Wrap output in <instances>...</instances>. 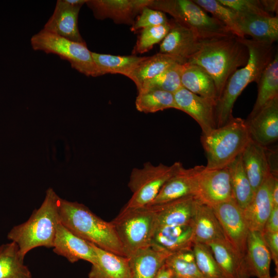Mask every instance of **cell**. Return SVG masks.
I'll list each match as a JSON object with an SVG mask.
<instances>
[{
    "label": "cell",
    "mask_w": 278,
    "mask_h": 278,
    "mask_svg": "<svg viewBox=\"0 0 278 278\" xmlns=\"http://www.w3.org/2000/svg\"><path fill=\"white\" fill-rule=\"evenodd\" d=\"M249 57L248 49L241 38L232 34L202 40L199 49L186 63L198 65L209 74L218 99L229 78L247 64Z\"/></svg>",
    "instance_id": "6da1fadb"
},
{
    "label": "cell",
    "mask_w": 278,
    "mask_h": 278,
    "mask_svg": "<svg viewBox=\"0 0 278 278\" xmlns=\"http://www.w3.org/2000/svg\"><path fill=\"white\" fill-rule=\"evenodd\" d=\"M241 40L248 49L249 59L244 66L230 76L216 102V128L224 125L232 118L233 107L238 97L250 83H257L263 71L274 56L273 44L245 37L241 38Z\"/></svg>",
    "instance_id": "7a4b0ae2"
},
{
    "label": "cell",
    "mask_w": 278,
    "mask_h": 278,
    "mask_svg": "<svg viewBox=\"0 0 278 278\" xmlns=\"http://www.w3.org/2000/svg\"><path fill=\"white\" fill-rule=\"evenodd\" d=\"M59 215L60 222L76 235L105 250L126 256L112 223L85 205L60 198Z\"/></svg>",
    "instance_id": "3957f363"
},
{
    "label": "cell",
    "mask_w": 278,
    "mask_h": 278,
    "mask_svg": "<svg viewBox=\"0 0 278 278\" xmlns=\"http://www.w3.org/2000/svg\"><path fill=\"white\" fill-rule=\"evenodd\" d=\"M59 199L54 189L49 188L40 207L33 211L28 220L14 226L8 233V239L16 244L23 257L37 247L53 248L60 222Z\"/></svg>",
    "instance_id": "277c9868"
},
{
    "label": "cell",
    "mask_w": 278,
    "mask_h": 278,
    "mask_svg": "<svg viewBox=\"0 0 278 278\" xmlns=\"http://www.w3.org/2000/svg\"><path fill=\"white\" fill-rule=\"evenodd\" d=\"M251 140L246 120L232 117L224 125L201 134V142L207 159L205 168L227 167Z\"/></svg>",
    "instance_id": "5b68a950"
},
{
    "label": "cell",
    "mask_w": 278,
    "mask_h": 278,
    "mask_svg": "<svg viewBox=\"0 0 278 278\" xmlns=\"http://www.w3.org/2000/svg\"><path fill=\"white\" fill-rule=\"evenodd\" d=\"M111 222L126 257L152 245L155 218L150 206L124 207Z\"/></svg>",
    "instance_id": "8992f818"
},
{
    "label": "cell",
    "mask_w": 278,
    "mask_h": 278,
    "mask_svg": "<svg viewBox=\"0 0 278 278\" xmlns=\"http://www.w3.org/2000/svg\"><path fill=\"white\" fill-rule=\"evenodd\" d=\"M148 7L168 13L176 22L192 30L202 40L232 34L194 1L152 0Z\"/></svg>",
    "instance_id": "52a82bcc"
},
{
    "label": "cell",
    "mask_w": 278,
    "mask_h": 278,
    "mask_svg": "<svg viewBox=\"0 0 278 278\" xmlns=\"http://www.w3.org/2000/svg\"><path fill=\"white\" fill-rule=\"evenodd\" d=\"M30 43L33 50L57 55L68 61L72 68L86 76H99L91 51L86 44L68 40L44 29L31 38Z\"/></svg>",
    "instance_id": "ba28073f"
},
{
    "label": "cell",
    "mask_w": 278,
    "mask_h": 278,
    "mask_svg": "<svg viewBox=\"0 0 278 278\" xmlns=\"http://www.w3.org/2000/svg\"><path fill=\"white\" fill-rule=\"evenodd\" d=\"M182 166L179 162L170 166L162 163L154 165L148 162L142 168H133L128 184L132 195L124 207L132 208L149 205L165 183Z\"/></svg>",
    "instance_id": "9c48e42d"
},
{
    "label": "cell",
    "mask_w": 278,
    "mask_h": 278,
    "mask_svg": "<svg viewBox=\"0 0 278 278\" xmlns=\"http://www.w3.org/2000/svg\"><path fill=\"white\" fill-rule=\"evenodd\" d=\"M213 208L225 240L245 257L249 229L242 209L234 198L219 203Z\"/></svg>",
    "instance_id": "30bf717a"
},
{
    "label": "cell",
    "mask_w": 278,
    "mask_h": 278,
    "mask_svg": "<svg viewBox=\"0 0 278 278\" xmlns=\"http://www.w3.org/2000/svg\"><path fill=\"white\" fill-rule=\"evenodd\" d=\"M195 197L212 207L233 198L228 167L207 169L205 166L198 176Z\"/></svg>",
    "instance_id": "8fae6325"
},
{
    "label": "cell",
    "mask_w": 278,
    "mask_h": 278,
    "mask_svg": "<svg viewBox=\"0 0 278 278\" xmlns=\"http://www.w3.org/2000/svg\"><path fill=\"white\" fill-rule=\"evenodd\" d=\"M87 0H58L54 12L43 29L68 40L86 44L78 27V17Z\"/></svg>",
    "instance_id": "7c38bea8"
},
{
    "label": "cell",
    "mask_w": 278,
    "mask_h": 278,
    "mask_svg": "<svg viewBox=\"0 0 278 278\" xmlns=\"http://www.w3.org/2000/svg\"><path fill=\"white\" fill-rule=\"evenodd\" d=\"M173 95L179 110L187 113L197 121L202 134L216 128V101L197 95L183 87L176 91Z\"/></svg>",
    "instance_id": "4fadbf2b"
},
{
    "label": "cell",
    "mask_w": 278,
    "mask_h": 278,
    "mask_svg": "<svg viewBox=\"0 0 278 278\" xmlns=\"http://www.w3.org/2000/svg\"><path fill=\"white\" fill-rule=\"evenodd\" d=\"M152 0H87L85 4L97 19L110 18L115 23L133 24L134 18Z\"/></svg>",
    "instance_id": "5bb4252c"
},
{
    "label": "cell",
    "mask_w": 278,
    "mask_h": 278,
    "mask_svg": "<svg viewBox=\"0 0 278 278\" xmlns=\"http://www.w3.org/2000/svg\"><path fill=\"white\" fill-rule=\"evenodd\" d=\"M160 45V53L178 58L186 63L199 49L202 40L190 29L176 22Z\"/></svg>",
    "instance_id": "9a60e30c"
},
{
    "label": "cell",
    "mask_w": 278,
    "mask_h": 278,
    "mask_svg": "<svg viewBox=\"0 0 278 278\" xmlns=\"http://www.w3.org/2000/svg\"><path fill=\"white\" fill-rule=\"evenodd\" d=\"M205 166L185 168L183 166L163 185L148 205L164 203L187 196H195L198 176ZM148 206V205H147Z\"/></svg>",
    "instance_id": "2e32d148"
},
{
    "label": "cell",
    "mask_w": 278,
    "mask_h": 278,
    "mask_svg": "<svg viewBox=\"0 0 278 278\" xmlns=\"http://www.w3.org/2000/svg\"><path fill=\"white\" fill-rule=\"evenodd\" d=\"M200 203L195 196H187L162 204L148 206H150L154 211L156 229L160 227L192 222Z\"/></svg>",
    "instance_id": "e0dca14e"
},
{
    "label": "cell",
    "mask_w": 278,
    "mask_h": 278,
    "mask_svg": "<svg viewBox=\"0 0 278 278\" xmlns=\"http://www.w3.org/2000/svg\"><path fill=\"white\" fill-rule=\"evenodd\" d=\"M252 140L266 147L278 138V97L246 120Z\"/></svg>",
    "instance_id": "ac0fdd59"
},
{
    "label": "cell",
    "mask_w": 278,
    "mask_h": 278,
    "mask_svg": "<svg viewBox=\"0 0 278 278\" xmlns=\"http://www.w3.org/2000/svg\"><path fill=\"white\" fill-rule=\"evenodd\" d=\"M53 251L71 263L83 260L93 265L96 262L92 244L73 233L60 222L57 227Z\"/></svg>",
    "instance_id": "d6986e66"
},
{
    "label": "cell",
    "mask_w": 278,
    "mask_h": 278,
    "mask_svg": "<svg viewBox=\"0 0 278 278\" xmlns=\"http://www.w3.org/2000/svg\"><path fill=\"white\" fill-rule=\"evenodd\" d=\"M277 175L270 173L254 193L252 199L243 210L249 231L263 232L265 222L274 206L272 188Z\"/></svg>",
    "instance_id": "ffe728a7"
},
{
    "label": "cell",
    "mask_w": 278,
    "mask_h": 278,
    "mask_svg": "<svg viewBox=\"0 0 278 278\" xmlns=\"http://www.w3.org/2000/svg\"><path fill=\"white\" fill-rule=\"evenodd\" d=\"M171 254L154 245L135 252L128 257L131 278H154Z\"/></svg>",
    "instance_id": "44dd1931"
},
{
    "label": "cell",
    "mask_w": 278,
    "mask_h": 278,
    "mask_svg": "<svg viewBox=\"0 0 278 278\" xmlns=\"http://www.w3.org/2000/svg\"><path fill=\"white\" fill-rule=\"evenodd\" d=\"M207 245L227 278H250L245 257L225 239L212 241Z\"/></svg>",
    "instance_id": "7402d4cb"
},
{
    "label": "cell",
    "mask_w": 278,
    "mask_h": 278,
    "mask_svg": "<svg viewBox=\"0 0 278 278\" xmlns=\"http://www.w3.org/2000/svg\"><path fill=\"white\" fill-rule=\"evenodd\" d=\"M245 258L251 276L262 278L270 275L272 259L262 232L249 231Z\"/></svg>",
    "instance_id": "603a6c76"
},
{
    "label": "cell",
    "mask_w": 278,
    "mask_h": 278,
    "mask_svg": "<svg viewBox=\"0 0 278 278\" xmlns=\"http://www.w3.org/2000/svg\"><path fill=\"white\" fill-rule=\"evenodd\" d=\"M241 158L254 193L270 173L266 147L251 138L242 151Z\"/></svg>",
    "instance_id": "cb8c5ba5"
},
{
    "label": "cell",
    "mask_w": 278,
    "mask_h": 278,
    "mask_svg": "<svg viewBox=\"0 0 278 278\" xmlns=\"http://www.w3.org/2000/svg\"><path fill=\"white\" fill-rule=\"evenodd\" d=\"M92 246L96 262L92 265L89 278H131L129 258Z\"/></svg>",
    "instance_id": "d4e9b609"
},
{
    "label": "cell",
    "mask_w": 278,
    "mask_h": 278,
    "mask_svg": "<svg viewBox=\"0 0 278 278\" xmlns=\"http://www.w3.org/2000/svg\"><path fill=\"white\" fill-rule=\"evenodd\" d=\"M193 220L180 225L160 227L155 230L152 245L159 247L169 253L193 248Z\"/></svg>",
    "instance_id": "484cf974"
},
{
    "label": "cell",
    "mask_w": 278,
    "mask_h": 278,
    "mask_svg": "<svg viewBox=\"0 0 278 278\" xmlns=\"http://www.w3.org/2000/svg\"><path fill=\"white\" fill-rule=\"evenodd\" d=\"M238 26L245 37L253 40L273 44L278 39V17L261 16L237 13Z\"/></svg>",
    "instance_id": "4316f807"
},
{
    "label": "cell",
    "mask_w": 278,
    "mask_h": 278,
    "mask_svg": "<svg viewBox=\"0 0 278 278\" xmlns=\"http://www.w3.org/2000/svg\"><path fill=\"white\" fill-rule=\"evenodd\" d=\"M224 239L222 229L213 207L200 202L193 219L194 243L207 245Z\"/></svg>",
    "instance_id": "83f0119b"
},
{
    "label": "cell",
    "mask_w": 278,
    "mask_h": 278,
    "mask_svg": "<svg viewBox=\"0 0 278 278\" xmlns=\"http://www.w3.org/2000/svg\"><path fill=\"white\" fill-rule=\"evenodd\" d=\"M181 81L182 86L189 91L217 102L218 96L215 82L200 66L187 63L183 64Z\"/></svg>",
    "instance_id": "f1b7e54d"
},
{
    "label": "cell",
    "mask_w": 278,
    "mask_h": 278,
    "mask_svg": "<svg viewBox=\"0 0 278 278\" xmlns=\"http://www.w3.org/2000/svg\"><path fill=\"white\" fill-rule=\"evenodd\" d=\"M258 93L248 118L256 114L269 101L278 97V55L276 53L263 71L257 83Z\"/></svg>",
    "instance_id": "f546056e"
},
{
    "label": "cell",
    "mask_w": 278,
    "mask_h": 278,
    "mask_svg": "<svg viewBox=\"0 0 278 278\" xmlns=\"http://www.w3.org/2000/svg\"><path fill=\"white\" fill-rule=\"evenodd\" d=\"M99 76L106 74H120L129 77L133 71L147 57L135 55L116 56L91 51Z\"/></svg>",
    "instance_id": "4dcf8cb0"
},
{
    "label": "cell",
    "mask_w": 278,
    "mask_h": 278,
    "mask_svg": "<svg viewBox=\"0 0 278 278\" xmlns=\"http://www.w3.org/2000/svg\"><path fill=\"white\" fill-rule=\"evenodd\" d=\"M24 258L20 254L13 241L0 246V278H31V273L24 264Z\"/></svg>",
    "instance_id": "1f68e13d"
},
{
    "label": "cell",
    "mask_w": 278,
    "mask_h": 278,
    "mask_svg": "<svg viewBox=\"0 0 278 278\" xmlns=\"http://www.w3.org/2000/svg\"><path fill=\"white\" fill-rule=\"evenodd\" d=\"M184 64L177 58L159 53L147 57L133 71L129 76L135 84L137 90L145 81L152 78L172 64Z\"/></svg>",
    "instance_id": "d6a6232c"
},
{
    "label": "cell",
    "mask_w": 278,
    "mask_h": 278,
    "mask_svg": "<svg viewBox=\"0 0 278 278\" xmlns=\"http://www.w3.org/2000/svg\"><path fill=\"white\" fill-rule=\"evenodd\" d=\"M228 167L230 174L233 197L244 210L251 202L254 193L243 166L241 154Z\"/></svg>",
    "instance_id": "836d02e7"
},
{
    "label": "cell",
    "mask_w": 278,
    "mask_h": 278,
    "mask_svg": "<svg viewBox=\"0 0 278 278\" xmlns=\"http://www.w3.org/2000/svg\"><path fill=\"white\" fill-rule=\"evenodd\" d=\"M135 107L145 113H154L173 108L179 110L173 94L160 90H145L138 91Z\"/></svg>",
    "instance_id": "e575fe53"
},
{
    "label": "cell",
    "mask_w": 278,
    "mask_h": 278,
    "mask_svg": "<svg viewBox=\"0 0 278 278\" xmlns=\"http://www.w3.org/2000/svg\"><path fill=\"white\" fill-rule=\"evenodd\" d=\"M165 264L171 269L175 277L204 278L197 266L193 248L171 253Z\"/></svg>",
    "instance_id": "d590c367"
},
{
    "label": "cell",
    "mask_w": 278,
    "mask_h": 278,
    "mask_svg": "<svg viewBox=\"0 0 278 278\" xmlns=\"http://www.w3.org/2000/svg\"><path fill=\"white\" fill-rule=\"evenodd\" d=\"M182 64L176 63L152 78L143 82L137 90H160L174 94L183 87L181 81Z\"/></svg>",
    "instance_id": "8d00e7d4"
},
{
    "label": "cell",
    "mask_w": 278,
    "mask_h": 278,
    "mask_svg": "<svg viewBox=\"0 0 278 278\" xmlns=\"http://www.w3.org/2000/svg\"><path fill=\"white\" fill-rule=\"evenodd\" d=\"M194 2L205 11L211 13L212 17L225 25L233 34L240 38H245L238 26L236 12L223 5L218 0H194Z\"/></svg>",
    "instance_id": "74e56055"
},
{
    "label": "cell",
    "mask_w": 278,
    "mask_h": 278,
    "mask_svg": "<svg viewBox=\"0 0 278 278\" xmlns=\"http://www.w3.org/2000/svg\"><path fill=\"white\" fill-rule=\"evenodd\" d=\"M193 250L197 266L204 278H227L208 245L195 243Z\"/></svg>",
    "instance_id": "f35d334b"
},
{
    "label": "cell",
    "mask_w": 278,
    "mask_h": 278,
    "mask_svg": "<svg viewBox=\"0 0 278 278\" xmlns=\"http://www.w3.org/2000/svg\"><path fill=\"white\" fill-rule=\"evenodd\" d=\"M171 26V22L169 21L164 25L143 28L132 53L143 54L149 50L154 44L164 39Z\"/></svg>",
    "instance_id": "ab89813d"
},
{
    "label": "cell",
    "mask_w": 278,
    "mask_h": 278,
    "mask_svg": "<svg viewBox=\"0 0 278 278\" xmlns=\"http://www.w3.org/2000/svg\"><path fill=\"white\" fill-rule=\"evenodd\" d=\"M223 5L237 13L261 16H271L264 9L260 0H218Z\"/></svg>",
    "instance_id": "60d3db41"
},
{
    "label": "cell",
    "mask_w": 278,
    "mask_h": 278,
    "mask_svg": "<svg viewBox=\"0 0 278 278\" xmlns=\"http://www.w3.org/2000/svg\"><path fill=\"white\" fill-rule=\"evenodd\" d=\"M168 22L164 12L146 7L142 9L138 18L134 22L131 30L135 31L141 28L162 25Z\"/></svg>",
    "instance_id": "b9f144b4"
},
{
    "label": "cell",
    "mask_w": 278,
    "mask_h": 278,
    "mask_svg": "<svg viewBox=\"0 0 278 278\" xmlns=\"http://www.w3.org/2000/svg\"><path fill=\"white\" fill-rule=\"evenodd\" d=\"M262 234L266 246L270 251L271 259L275 265L277 273L278 232H263Z\"/></svg>",
    "instance_id": "7bdbcfd3"
},
{
    "label": "cell",
    "mask_w": 278,
    "mask_h": 278,
    "mask_svg": "<svg viewBox=\"0 0 278 278\" xmlns=\"http://www.w3.org/2000/svg\"><path fill=\"white\" fill-rule=\"evenodd\" d=\"M263 232H278V206H274L268 216Z\"/></svg>",
    "instance_id": "ee69618b"
},
{
    "label": "cell",
    "mask_w": 278,
    "mask_h": 278,
    "mask_svg": "<svg viewBox=\"0 0 278 278\" xmlns=\"http://www.w3.org/2000/svg\"><path fill=\"white\" fill-rule=\"evenodd\" d=\"M260 2L264 10L267 13L270 14V12H277L278 7L277 0H260Z\"/></svg>",
    "instance_id": "f6af8a7d"
},
{
    "label": "cell",
    "mask_w": 278,
    "mask_h": 278,
    "mask_svg": "<svg viewBox=\"0 0 278 278\" xmlns=\"http://www.w3.org/2000/svg\"><path fill=\"white\" fill-rule=\"evenodd\" d=\"M154 278H175L171 269L165 264L162 266Z\"/></svg>",
    "instance_id": "bcb514c9"
},
{
    "label": "cell",
    "mask_w": 278,
    "mask_h": 278,
    "mask_svg": "<svg viewBox=\"0 0 278 278\" xmlns=\"http://www.w3.org/2000/svg\"><path fill=\"white\" fill-rule=\"evenodd\" d=\"M272 198L274 206H278V178L276 177L274 179L272 192Z\"/></svg>",
    "instance_id": "7dc6e473"
},
{
    "label": "cell",
    "mask_w": 278,
    "mask_h": 278,
    "mask_svg": "<svg viewBox=\"0 0 278 278\" xmlns=\"http://www.w3.org/2000/svg\"><path fill=\"white\" fill-rule=\"evenodd\" d=\"M262 278H278V276H277V274L276 275H275L274 276H273V277L269 275V276L264 277H262Z\"/></svg>",
    "instance_id": "c3c4849f"
},
{
    "label": "cell",
    "mask_w": 278,
    "mask_h": 278,
    "mask_svg": "<svg viewBox=\"0 0 278 278\" xmlns=\"http://www.w3.org/2000/svg\"><path fill=\"white\" fill-rule=\"evenodd\" d=\"M175 278H178V277H175Z\"/></svg>",
    "instance_id": "681fc988"
}]
</instances>
